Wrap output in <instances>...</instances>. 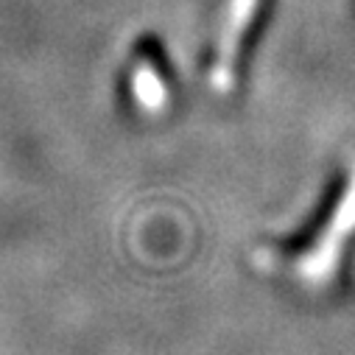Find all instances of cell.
<instances>
[{
    "label": "cell",
    "mask_w": 355,
    "mask_h": 355,
    "mask_svg": "<svg viewBox=\"0 0 355 355\" xmlns=\"http://www.w3.org/2000/svg\"><path fill=\"white\" fill-rule=\"evenodd\" d=\"M135 87H137V98H140V104H143L146 110H151V112L162 110V104H165V90H162L159 78H157L148 67H143V70L137 73Z\"/></svg>",
    "instance_id": "2"
},
{
    "label": "cell",
    "mask_w": 355,
    "mask_h": 355,
    "mask_svg": "<svg viewBox=\"0 0 355 355\" xmlns=\"http://www.w3.org/2000/svg\"><path fill=\"white\" fill-rule=\"evenodd\" d=\"M355 230V173L349 176V185L327 224V230L322 232L319 243L302 257L300 263V275L305 283H327L333 269H336V263H338V254H341V246L344 241L349 238V232Z\"/></svg>",
    "instance_id": "1"
}]
</instances>
